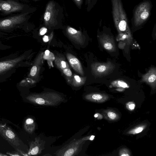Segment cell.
I'll list each match as a JSON object with an SVG mask.
<instances>
[{
	"instance_id": "obj_13",
	"label": "cell",
	"mask_w": 156,
	"mask_h": 156,
	"mask_svg": "<svg viewBox=\"0 0 156 156\" xmlns=\"http://www.w3.org/2000/svg\"><path fill=\"white\" fill-rule=\"evenodd\" d=\"M66 57L71 66L77 73L82 76L84 75V71L78 59L73 55L68 53Z\"/></svg>"
},
{
	"instance_id": "obj_32",
	"label": "cell",
	"mask_w": 156,
	"mask_h": 156,
	"mask_svg": "<svg viewBox=\"0 0 156 156\" xmlns=\"http://www.w3.org/2000/svg\"><path fill=\"white\" fill-rule=\"evenodd\" d=\"M22 1H23L24 2H27V0H20Z\"/></svg>"
},
{
	"instance_id": "obj_16",
	"label": "cell",
	"mask_w": 156,
	"mask_h": 156,
	"mask_svg": "<svg viewBox=\"0 0 156 156\" xmlns=\"http://www.w3.org/2000/svg\"><path fill=\"white\" fill-rule=\"evenodd\" d=\"M55 63L57 66L61 70L67 68H69V65L65 58L60 56H56L55 59Z\"/></svg>"
},
{
	"instance_id": "obj_22",
	"label": "cell",
	"mask_w": 156,
	"mask_h": 156,
	"mask_svg": "<svg viewBox=\"0 0 156 156\" xmlns=\"http://www.w3.org/2000/svg\"><path fill=\"white\" fill-rule=\"evenodd\" d=\"M38 68L36 64L35 63L31 68L29 74V77L28 78H34L36 76L38 71Z\"/></svg>"
},
{
	"instance_id": "obj_17",
	"label": "cell",
	"mask_w": 156,
	"mask_h": 156,
	"mask_svg": "<svg viewBox=\"0 0 156 156\" xmlns=\"http://www.w3.org/2000/svg\"><path fill=\"white\" fill-rule=\"evenodd\" d=\"M39 140L36 139L34 141L32 142L30 145V148L28 154L34 155L37 154L41 151Z\"/></svg>"
},
{
	"instance_id": "obj_18",
	"label": "cell",
	"mask_w": 156,
	"mask_h": 156,
	"mask_svg": "<svg viewBox=\"0 0 156 156\" xmlns=\"http://www.w3.org/2000/svg\"><path fill=\"white\" fill-rule=\"evenodd\" d=\"M86 77L80 76L76 74H74L72 76L71 83L73 86L79 87L83 84L86 80Z\"/></svg>"
},
{
	"instance_id": "obj_2",
	"label": "cell",
	"mask_w": 156,
	"mask_h": 156,
	"mask_svg": "<svg viewBox=\"0 0 156 156\" xmlns=\"http://www.w3.org/2000/svg\"><path fill=\"white\" fill-rule=\"evenodd\" d=\"M112 13L114 25L120 35L132 39L127 17L122 0H111Z\"/></svg>"
},
{
	"instance_id": "obj_14",
	"label": "cell",
	"mask_w": 156,
	"mask_h": 156,
	"mask_svg": "<svg viewBox=\"0 0 156 156\" xmlns=\"http://www.w3.org/2000/svg\"><path fill=\"white\" fill-rule=\"evenodd\" d=\"M85 98L88 100L97 103L103 102L108 98V95L101 93H93L87 95Z\"/></svg>"
},
{
	"instance_id": "obj_6",
	"label": "cell",
	"mask_w": 156,
	"mask_h": 156,
	"mask_svg": "<svg viewBox=\"0 0 156 156\" xmlns=\"http://www.w3.org/2000/svg\"><path fill=\"white\" fill-rule=\"evenodd\" d=\"M26 5L17 0H0V15L9 16L26 12Z\"/></svg>"
},
{
	"instance_id": "obj_10",
	"label": "cell",
	"mask_w": 156,
	"mask_h": 156,
	"mask_svg": "<svg viewBox=\"0 0 156 156\" xmlns=\"http://www.w3.org/2000/svg\"><path fill=\"white\" fill-rule=\"evenodd\" d=\"M99 39L101 44L105 49L110 52L116 51V45L112 36L104 33L99 35Z\"/></svg>"
},
{
	"instance_id": "obj_4",
	"label": "cell",
	"mask_w": 156,
	"mask_h": 156,
	"mask_svg": "<svg viewBox=\"0 0 156 156\" xmlns=\"http://www.w3.org/2000/svg\"><path fill=\"white\" fill-rule=\"evenodd\" d=\"M29 12L19 13L0 18V32L10 33L20 29L26 22Z\"/></svg>"
},
{
	"instance_id": "obj_15",
	"label": "cell",
	"mask_w": 156,
	"mask_h": 156,
	"mask_svg": "<svg viewBox=\"0 0 156 156\" xmlns=\"http://www.w3.org/2000/svg\"><path fill=\"white\" fill-rule=\"evenodd\" d=\"M80 140L78 141L73 143L72 144L69 145L67 147V149L66 150L65 152H63L62 154L64 156H72L74 153H75L77 151L80 144L81 142Z\"/></svg>"
},
{
	"instance_id": "obj_24",
	"label": "cell",
	"mask_w": 156,
	"mask_h": 156,
	"mask_svg": "<svg viewBox=\"0 0 156 156\" xmlns=\"http://www.w3.org/2000/svg\"><path fill=\"white\" fill-rule=\"evenodd\" d=\"M119 155L121 156H129L130 154L129 151L127 149L123 148L120 151Z\"/></svg>"
},
{
	"instance_id": "obj_25",
	"label": "cell",
	"mask_w": 156,
	"mask_h": 156,
	"mask_svg": "<svg viewBox=\"0 0 156 156\" xmlns=\"http://www.w3.org/2000/svg\"><path fill=\"white\" fill-rule=\"evenodd\" d=\"M12 48V46L4 44L0 41V51L5 50Z\"/></svg>"
},
{
	"instance_id": "obj_5",
	"label": "cell",
	"mask_w": 156,
	"mask_h": 156,
	"mask_svg": "<svg viewBox=\"0 0 156 156\" xmlns=\"http://www.w3.org/2000/svg\"><path fill=\"white\" fill-rule=\"evenodd\" d=\"M30 102L36 104L53 105L62 101L63 98L58 94L47 92L40 94H33L26 97Z\"/></svg>"
},
{
	"instance_id": "obj_27",
	"label": "cell",
	"mask_w": 156,
	"mask_h": 156,
	"mask_svg": "<svg viewBox=\"0 0 156 156\" xmlns=\"http://www.w3.org/2000/svg\"><path fill=\"white\" fill-rule=\"evenodd\" d=\"M135 106V104L132 102H129L126 105V108L130 111H132L134 109Z\"/></svg>"
},
{
	"instance_id": "obj_26",
	"label": "cell",
	"mask_w": 156,
	"mask_h": 156,
	"mask_svg": "<svg viewBox=\"0 0 156 156\" xmlns=\"http://www.w3.org/2000/svg\"><path fill=\"white\" fill-rule=\"evenodd\" d=\"M108 117L111 119L114 120L117 117V114L115 112H109L107 113Z\"/></svg>"
},
{
	"instance_id": "obj_1",
	"label": "cell",
	"mask_w": 156,
	"mask_h": 156,
	"mask_svg": "<svg viewBox=\"0 0 156 156\" xmlns=\"http://www.w3.org/2000/svg\"><path fill=\"white\" fill-rule=\"evenodd\" d=\"M28 52L19 50L0 57V83L8 80L19 68L27 66Z\"/></svg>"
},
{
	"instance_id": "obj_31",
	"label": "cell",
	"mask_w": 156,
	"mask_h": 156,
	"mask_svg": "<svg viewBox=\"0 0 156 156\" xmlns=\"http://www.w3.org/2000/svg\"><path fill=\"white\" fill-rule=\"evenodd\" d=\"M7 156V155L0 153V156Z\"/></svg>"
},
{
	"instance_id": "obj_20",
	"label": "cell",
	"mask_w": 156,
	"mask_h": 156,
	"mask_svg": "<svg viewBox=\"0 0 156 156\" xmlns=\"http://www.w3.org/2000/svg\"><path fill=\"white\" fill-rule=\"evenodd\" d=\"M98 0H85V4L87 12L90 11L94 7Z\"/></svg>"
},
{
	"instance_id": "obj_28",
	"label": "cell",
	"mask_w": 156,
	"mask_h": 156,
	"mask_svg": "<svg viewBox=\"0 0 156 156\" xmlns=\"http://www.w3.org/2000/svg\"><path fill=\"white\" fill-rule=\"evenodd\" d=\"M76 5L80 9L83 3V0H73Z\"/></svg>"
},
{
	"instance_id": "obj_9",
	"label": "cell",
	"mask_w": 156,
	"mask_h": 156,
	"mask_svg": "<svg viewBox=\"0 0 156 156\" xmlns=\"http://www.w3.org/2000/svg\"><path fill=\"white\" fill-rule=\"evenodd\" d=\"M0 135L13 146H20V140L12 130L5 124L0 123Z\"/></svg>"
},
{
	"instance_id": "obj_7",
	"label": "cell",
	"mask_w": 156,
	"mask_h": 156,
	"mask_svg": "<svg viewBox=\"0 0 156 156\" xmlns=\"http://www.w3.org/2000/svg\"><path fill=\"white\" fill-rule=\"evenodd\" d=\"M59 9L57 5L52 1L47 4L44 15L45 25L49 27L55 26L57 23Z\"/></svg>"
},
{
	"instance_id": "obj_11",
	"label": "cell",
	"mask_w": 156,
	"mask_h": 156,
	"mask_svg": "<svg viewBox=\"0 0 156 156\" xmlns=\"http://www.w3.org/2000/svg\"><path fill=\"white\" fill-rule=\"evenodd\" d=\"M66 32L68 36L75 42L80 45L84 43V36L80 31L68 26L66 28Z\"/></svg>"
},
{
	"instance_id": "obj_23",
	"label": "cell",
	"mask_w": 156,
	"mask_h": 156,
	"mask_svg": "<svg viewBox=\"0 0 156 156\" xmlns=\"http://www.w3.org/2000/svg\"><path fill=\"white\" fill-rule=\"evenodd\" d=\"M62 73L70 83L71 82L72 73L69 68L63 69Z\"/></svg>"
},
{
	"instance_id": "obj_3",
	"label": "cell",
	"mask_w": 156,
	"mask_h": 156,
	"mask_svg": "<svg viewBox=\"0 0 156 156\" xmlns=\"http://www.w3.org/2000/svg\"><path fill=\"white\" fill-rule=\"evenodd\" d=\"M152 7L150 0H143L134 7L131 20L134 29L141 27L149 20Z\"/></svg>"
},
{
	"instance_id": "obj_8",
	"label": "cell",
	"mask_w": 156,
	"mask_h": 156,
	"mask_svg": "<svg viewBox=\"0 0 156 156\" xmlns=\"http://www.w3.org/2000/svg\"><path fill=\"white\" fill-rule=\"evenodd\" d=\"M115 68V65L110 62L106 63L95 62L91 65L92 73L98 76L107 75L112 73Z\"/></svg>"
},
{
	"instance_id": "obj_12",
	"label": "cell",
	"mask_w": 156,
	"mask_h": 156,
	"mask_svg": "<svg viewBox=\"0 0 156 156\" xmlns=\"http://www.w3.org/2000/svg\"><path fill=\"white\" fill-rule=\"evenodd\" d=\"M141 82H145L155 88L156 84V69L155 67L151 68L148 72L143 75Z\"/></svg>"
},
{
	"instance_id": "obj_29",
	"label": "cell",
	"mask_w": 156,
	"mask_h": 156,
	"mask_svg": "<svg viewBox=\"0 0 156 156\" xmlns=\"http://www.w3.org/2000/svg\"><path fill=\"white\" fill-rule=\"evenodd\" d=\"M47 29L45 27H42L40 30L39 33L41 35H43L46 32Z\"/></svg>"
},
{
	"instance_id": "obj_19",
	"label": "cell",
	"mask_w": 156,
	"mask_h": 156,
	"mask_svg": "<svg viewBox=\"0 0 156 156\" xmlns=\"http://www.w3.org/2000/svg\"><path fill=\"white\" fill-rule=\"evenodd\" d=\"M34 124L33 119L30 118L27 119L24 123V128L26 131L31 133L34 129Z\"/></svg>"
},
{
	"instance_id": "obj_30",
	"label": "cell",
	"mask_w": 156,
	"mask_h": 156,
	"mask_svg": "<svg viewBox=\"0 0 156 156\" xmlns=\"http://www.w3.org/2000/svg\"><path fill=\"white\" fill-rule=\"evenodd\" d=\"M43 41L45 42H47L49 41L48 36L47 35H45L43 38Z\"/></svg>"
},
{
	"instance_id": "obj_21",
	"label": "cell",
	"mask_w": 156,
	"mask_h": 156,
	"mask_svg": "<svg viewBox=\"0 0 156 156\" xmlns=\"http://www.w3.org/2000/svg\"><path fill=\"white\" fill-rule=\"evenodd\" d=\"M146 126V125L139 126L130 130L128 132V133L129 134H135L140 133L145 128Z\"/></svg>"
}]
</instances>
